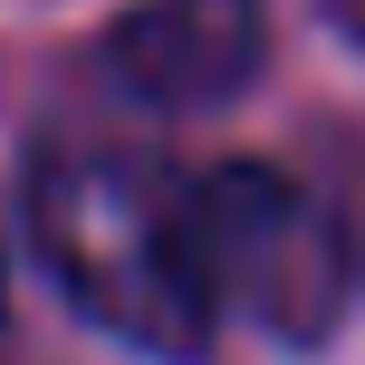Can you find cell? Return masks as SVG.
Returning a JSON list of instances; mask_svg holds the SVG:
<instances>
[{"instance_id": "obj_2", "label": "cell", "mask_w": 365, "mask_h": 365, "mask_svg": "<svg viewBox=\"0 0 365 365\" xmlns=\"http://www.w3.org/2000/svg\"><path fill=\"white\" fill-rule=\"evenodd\" d=\"M192 250H202V298L212 317L269 336L289 356H317L346 327L356 298V240L327 202L279 164H212L192 182Z\"/></svg>"}, {"instance_id": "obj_1", "label": "cell", "mask_w": 365, "mask_h": 365, "mask_svg": "<svg viewBox=\"0 0 365 365\" xmlns=\"http://www.w3.org/2000/svg\"><path fill=\"white\" fill-rule=\"evenodd\" d=\"M19 221L77 317L154 365H202L221 336L192 250V173L135 135L58 125L19 164Z\"/></svg>"}, {"instance_id": "obj_3", "label": "cell", "mask_w": 365, "mask_h": 365, "mask_svg": "<svg viewBox=\"0 0 365 365\" xmlns=\"http://www.w3.org/2000/svg\"><path fill=\"white\" fill-rule=\"evenodd\" d=\"M269 68L259 0H135L106 29V77L154 115H212Z\"/></svg>"}, {"instance_id": "obj_4", "label": "cell", "mask_w": 365, "mask_h": 365, "mask_svg": "<svg viewBox=\"0 0 365 365\" xmlns=\"http://www.w3.org/2000/svg\"><path fill=\"white\" fill-rule=\"evenodd\" d=\"M0 336H10V240H0Z\"/></svg>"}]
</instances>
